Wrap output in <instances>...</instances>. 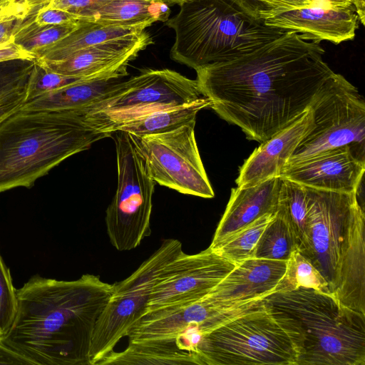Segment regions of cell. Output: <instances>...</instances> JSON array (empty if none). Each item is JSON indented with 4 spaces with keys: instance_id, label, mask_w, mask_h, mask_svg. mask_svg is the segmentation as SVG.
Returning a JSON list of instances; mask_svg holds the SVG:
<instances>
[{
    "instance_id": "6da1fadb",
    "label": "cell",
    "mask_w": 365,
    "mask_h": 365,
    "mask_svg": "<svg viewBox=\"0 0 365 365\" xmlns=\"http://www.w3.org/2000/svg\"><path fill=\"white\" fill-rule=\"evenodd\" d=\"M324 49L294 31L235 59L196 71L202 93L221 118L260 143L309 109L334 71Z\"/></svg>"
},
{
    "instance_id": "7a4b0ae2",
    "label": "cell",
    "mask_w": 365,
    "mask_h": 365,
    "mask_svg": "<svg viewBox=\"0 0 365 365\" xmlns=\"http://www.w3.org/2000/svg\"><path fill=\"white\" fill-rule=\"evenodd\" d=\"M113 290L91 274L71 281L35 275L16 289V313L0 341L31 365H90L94 327Z\"/></svg>"
},
{
    "instance_id": "3957f363",
    "label": "cell",
    "mask_w": 365,
    "mask_h": 365,
    "mask_svg": "<svg viewBox=\"0 0 365 365\" xmlns=\"http://www.w3.org/2000/svg\"><path fill=\"white\" fill-rule=\"evenodd\" d=\"M110 136L96 129L83 110L20 107L0 123V192L31 186L65 159Z\"/></svg>"
},
{
    "instance_id": "277c9868",
    "label": "cell",
    "mask_w": 365,
    "mask_h": 365,
    "mask_svg": "<svg viewBox=\"0 0 365 365\" xmlns=\"http://www.w3.org/2000/svg\"><path fill=\"white\" fill-rule=\"evenodd\" d=\"M165 24L175 33L170 58L195 71L235 59L287 31L264 25L228 0H189Z\"/></svg>"
},
{
    "instance_id": "5b68a950",
    "label": "cell",
    "mask_w": 365,
    "mask_h": 365,
    "mask_svg": "<svg viewBox=\"0 0 365 365\" xmlns=\"http://www.w3.org/2000/svg\"><path fill=\"white\" fill-rule=\"evenodd\" d=\"M264 300L295 322L302 338L297 365H365V314L303 287Z\"/></svg>"
},
{
    "instance_id": "8992f818",
    "label": "cell",
    "mask_w": 365,
    "mask_h": 365,
    "mask_svg": "<svg viewBox=\"0 0 365 365\" xmlns=\"http://www.w3.org/2000/svg\"><path fill=\"white\" fill-rule=\"evenodd\" d=\"M302 338L295 322L264 300L203 335L200 365H297Z\"/></svg>"
},
{
    "instance_id": "52a82bcc",
    "label": "cell",
    "mask_w": 365,
    "mask_h": 365,
    "mask_svg": "<svg viewBox=\"0 0 365 365\" xmlns=\"http://www.w3.org/2000/svg\"><path fill=\"white\" fill-rule=\"evenodd\" d=\"M114 133L118 183L105 222L111 245L118 251H129L151 234L155 182L133 136L120 130Z\"/></svg>"
},
{
    "instance_id": "ba28073f",
    "label": "cell",
    "mask_w": 365,
    "mask_h": 365,
    "mask_svg": "<svg viewBox=\"0 0 365 365\" xmlns=\"http://www.w3.org/2000/svg\"><path fill=\"white\" fill-rule=\"evenodd\" d=\"M309 109L314 127L287 164L341 146H349L365 157V103L357 88L343 76L334 72L327 78Z\"/></svg>"
},
{
    "instance_id": "9c48e42d",
    "label": "cell",
    "mask_w": 365,
    "mask_h": 365,
    "mask_svg": "<svg viewBox=\"0 0 365 365\" xmlns=\"http://www.w3.org/2000/svg\"><path fill=\"white\" fill-rule=\"evenodd\" d=\"M202 96L197 80L168 68L147 69L117 83L101 101L83 110L96 129L112 135L110 129L121 122Z\"/></svg>"
},
{
    "instance_id": "30bf717a",
    "label": "cell",
    "mask_w": 365,
    "mask_h": 365,
    "mask_svg": "<svg viewBox=\"0 0 365 365\" xmlns=\"http://www.w3.org/2000/svg\"><path fill=\"white\" fill-rule=\"evenodd\" d=\"M183 252L182 243L165 240L140 267L125 279L113 284V293L98 318L90 349V365H96L128 336L143 316L153 288L165 266Z\"/></svg>"
},
{
    "instance_id": "8fae6325",
    "label": "cell",
    "mask_w": 365,
    "mask_h": 365,
    "mask_svg": "<svg viewBox=\"0 0 365 365\" xmlns=\"http://www.w3.org/2000/svg\"><path fill=\"white\" fill-rule=\"evenodd\" d=\"M195 123L163 133L132 136L155 182L183 194L212 198L215 192L195 139Z\"/></svg>"
},
{
    "instance_id": "7c38bea8",
    "label": "cell",
    "mask_w": 365,
    "mask_h": 365,
    "mask_svg": "<svg viewBox=\"0 0 365 365\" xmlns=\"http://www.w3.org/2000/svg\"><path fill=\"white\" fill-rule=\"evenodd\" d=\"M306 187L307 245L300 253L323 275L332 294L341 243L352 208L359 201V191L340 192Z\"/></svg>"
},
{
    "instance_id": "4fadbf2b",
    "label": "cell",
    "mask_w": 365,
    "mask_h": 365,
    "mask_svg": "<svg viewBox=\"0 0 365 365\" xmlns=\"http://www.w3.org/2000/svg\"><path fill=\"white\" fill-rule=\"evenodd\" d=\"M237 265L209 247L194 255L183 252L163 270L144 314L182 306L204 297Z\"/></svg>"
},
{
    "instance_id": "5bb4252c",
    "label": "cell",
    "mask_w": 365,
    "mask_h": 365,
    "mask_svg": "<svg viewBox=\"0 0 365 365\" xmlns=\"http://www.w3.org/2000/svg\"><path fill=\"white\" fill-rule=\"evenodd\" d=\"M364 171V157L341 146L287 164L279 176L317 190L353 192L359 191Z\"/></svg>"
},
{
    "instance_id": "9a60e30c",
    "label": "cell",
    "mask_w": 365,
    "mask_h": 365,
    "mask_svg": "<svg viewBox=\"0 0 365 365\" xmlns=\"http://www.w3.org/2000/svg\"><path fill=\"white\" fill-rule=\"evenodd\" d=\"M365 215L359 201L346 223L332 294L344 306L365 314Z\"/></svg>"
},
{
    "instance_id": "2e32d148",
    "label": "cell",
    "mask_w": 365,
    "mask_h": 365,
    "mask_svg": "<svg viewBox=\"0 0 365 365\" xmlns=\"http://www.w3.org/2000/svg\"><path fill=\"white\" fill-rule=\"evenodd\" d=\"M264 25L294 31L304 39L334 44L352 40L359 26L355 9L306 6L284 11L263 20Z\"/></svg>"
},
{
    "instance_id": "e0dca14e",
    "label": "cell",
    "mask_w": 365,
    "mask_h": 365,
    "mask_svg": "<svg viewBox=\"0 0 365 365\" xmlns=\"http://www.w3.org/2000/svg\"><path fill=\"white\" fill-rule=\"evenodd\" d=\"M313 127L309 108L253 151L240 170L235 181L237 187L253 186L279 176L297 145Z\"/></svg>"
},
{
    "instance_id": "ac0fdd59",
    "label": "cell",
    "mask_w": 365,
    "mask_h": 365,
    "mask_svg": "<svg viewBox=\"0 0 365 365\" xmlns=\"http://www.w3.org/2000/svg\"><path fill=\"white\" fill-rule=\"evenodd\" d=\"M287 261L250 258L238 264L207 295L219 304L237 305L274 292Z\"/></svg>"
},
{
    "instance_id": "d6986e66",
    "label": "cell",
    "mask_w": 365,
    "mask_h": 365,
    "mask_svg": "<svg viewBox=\"0 0 365 365\" xmlns=\"http://www.w3.org/2000/svg\"><path fill=\"white\" fill-rule=\"evenodd\" d=\"M282 182L278 176L253 186L232 188L209 248L215 249L265 214L277 212Z\"/></svg>"
},
{
    "instance_id": "ffe728a7",
    "label": "cell",
    "mask_w": 365,
    "mask_h": 365,
    "mask_svg": "<svg viewBox=\"0 0 365 365\" xmlns=\"http://www.w3.org/2000/svg\"><path fill=\"white\" fill-rule=\"evenodd\" d=\"M125 73L84 80L54 90L24 103L27 110H84L101 101Z\"/></svg>"
},
{
    "instance_id": "44dd1931",
    "label": "cell",
    "mask_w": 365,
    "mask_h": 365,
    "mask_svg": "<svg viewBox=\"0 0 365 365\" xmlns=\"http://www.w3.org/2000/svg\"><path fill=\"white\" fill-rule=\"evenodd\" d=\"M147 27L145 25L104 26L81 20L78 27L65 38L36 51V60L49 62L62 61L92 46L138 36Z\"/></svg>"
},
{
    "instance_id": "7402d4cb",
    "label": "cell",
    "mask_w": 365,
    "mask_h": 365,
    "mask_svg": "<svg viewBox=\"0 0 365 365\" xmlns=\"http://www.w3.org/2000/svg\"><path fill=\"white\" fill-rule=\"evenodd\" d=\"M210 106V100L202 96L190 103L162 107L121 122L110 133L120 130L138 137L166 133L196 121L197 113Z\"/></svg>"
},
{
    "instance_id": "603a6c76",
    "label": "cell",
    "mask_w": 365,
    "mask_h": 365,
    "mask_svg": "<svg viewBox=\"0 0 365 365\" xmlns=\"http://www.w3.org/2000/svg\"><path fill=\"white\" fill-rule=\"evenodd\" d=\"M170 14L163 0H109L81 19L104 26H130L165 22Z\"/></svg>"
},
{
    "instance_id": "cb8c5ba5",
    "label": "cell",
    "mask_w": 365,
    "mask_h": 365,
    "mask_svg": "<svg viewBox=\"0 0 365 365\" xmlns=\"http://www.w3.org/2000/svg\"><path fill=\"white\" fill-rule=\"evenodd\" d=\"M103 364H200L198 356L163 341L129 342L122 351L114 350L98 363Z\"/></svg>"
},
{
    "instance_id": "d4e9b609",
    "label": "cell",
    "mask_w": 365,
    "mask_h": 365,
    "mask_svg": "<svg viewBox=\"0 0 365 365\" xmlns=\"http://www.w3.org/2000/svg\"><path fill=\"white\" fill-rule=\"evenodd\" d=\"M277 213L287 224L295 240L297 250L302 252L307 245V187L282 178Z\"/></svg>"
},
{
    "instance_id": "484cf974",
    "label": "cell",
    "mask_w": 365,
    "mask_h": 365,
    "mask_svg": "<svg viewBox=\"0 0 365 365\" xmlns=\"http://www.w3.org/2000/svg\"><path fill=\"white\" fill-rule=\"evenodd\" d=\"M276 213L265 214L212 250L236 264L252 258L263 231L274 218Z\"/></svg>"
},
{
    "instance_id": "4316f807",
    "label": "cell",
    "mask_w": 365,
    "mask_h": 365,
    "mask_svg": "<svg viewBox=\"0 0 365 365\" xmlns=\"http://www.w3.org/2000/svg\"><path fill=\"white\" fill-rule=\"evenodd\" d=\"M301 287L312 288L325 294H331L328 282L323 275L298 250H296L287 261L285 272L276 287L274 292L292 291Z\"/></svg>"
},
{
    "instance_id": "83f0119b",
    "label": "cell",
    "mask_w": 365,
    "mask_h": 365,
    "mask_svg": "<svg viewBox=\"0 0 365 365\" xmlns=\"http://www.w3.org/2000/svg\"><path fill=\"white\" fill-rule=\"evenodd\" d=\"M296 250L297 244L287 224L276 213L274 218L263 231L253 257L287 261Z\"/></svg>"
},
{
    "instance_id": "f1b7e54d",
    "label": "cell",
    "mask_w": 365,
    "mask_h": 365,
    "mask_svg": "<svg viewBox=\"0 0 365 365\" xmlns=\"http://www.w3.org/2000/svg\"><path fill=\"white\" fill-rule=\"evenodd\" d=\"M35 15L22 25L14 38V43L34 53L65 38L81 24L80 20L61 25H38L34 21Z\"/></svg>"
},
{
    "instance_id": "f546056e",
    "label": "cell",
    "mask_w": 365,
    "mask_h": 365,
    "mask_svg": "<svg viewBox=\"0 0 365 365\" xmlns=\"http://www.w3.org/2000/svg\"><path fill=\"white\" fill-rule=\"evenodd\" d=\"M120 73L128 74L127 68H122L96 76L73 77L49 71L39 65L35 61V64L27 85L25 101L79 81Z\"/></svg>"
},
{
    "instance_id": "4dcf8cb0",
    "label": "cell",
    "mask_w": 365,
    "mask_h": 365,
    "mask_svg": "<svg viewBox=\"0 0 365 365\" xmlns=\"http://www.w3.org/2000/svg\"><path fill=\"white\" fill-rule=\"evenodd\" d=\"M35 61L16 59L0 62V103L26 91Z\"/></svg>"
},
{
    "instance_id": "1f68e13d",
    "label": "cell",
    "mask_w": 365,
    "mask_h": 365,
    "mask_svg": "<svg viewBox=\"0 0 365 365\" xmlns=\"http://www.w3.org/2000/svg\"><path fill=\"white\" fill-rule=\"evenodd\" d=\"M16 289L9 268L0 255V334L1 339L9 329L16 313Z\"/></svg>"
},
{
    "instance_id": "d6a6232c",
    "label": "cell",
    "mask_w": 365,
    "mask_h": 365,
    "mask_svg": "<svg viewBox=\"0 0 365 365\" xmlns=\"http://www.w3.org/2000/svg\"><path fill=\"white\" fill-rule=\"evenodd\" d=\"M250 14L264 20L289 10L312 6L310 0H248Z\"/></svg>"
},
{
    "instance_id": "836d02e7",
    "label": "cell",
    "mask_w": 365,
    "mask_h": 365,
    "mask_svg": "<svg viewBox=\"0 0 365 365\" xmlns=\"http://www.w3.org/2000/svg\"><path fill=\"white\" fill-rule=\"evenodd\" d=\"M109 0H50L45 7L57 9L78 16L81 19Z\"/></svg>"
},
{
    "instance_id": "e575fe53",
    "label": "cell",
    "mask_w": 365,
    "mask_h": 365,
    "mask_svg": "<svg viewBox=\"0 0 365 365\" xmlns=\"http://www.w3.org/2000/svg\"><path fill=\"white\" fill-rule=\"evenodd\" d=\"M39 9L9 16L0 20V45L14 41L22 25L34 16Z\"/></svg>"
},
{
    "instance_id": "d590c367",
    "label": "cell",
    "mask_w": 365,
    "mask_h": 365,
    "mask_svg": "<svg viewBox=\"0 0 365 365\" xmlns=\"http://www.w3.org/2000/svg\"><path fill=\"white\" fill-rule=\"evenodd\" d=\"M79 21V17L73 14L45 6L39 9L34 17V21L38 25H61Z\"/></svg>"
},
{
    "instance_id": "8d00e7d4",
    "label": "cell",
    "mask_w": 365,
    "mask_h": 365,
    "mask_svg": "<svg viewBox=\"0 0 365 365\" xmlns=\"http://www.w3.org/2000/svg\"><path fill=\"white\" fill-rule=\"evenodd\" d=\"M35 53L28 51L14 41L0 45V62L16 59L35 61Z\"/></svg>"
},
{
    "instance_id": "74e56055",
    "label": "cell",
    "mask_w": 365,
    "mask_h": 365,
    "mask_svg": "<svg viewBox=\"0 0 365 365\" xmlns=\"http://www.w3.org/2000/svg\"><path fill=\"white\" fill-rule=\"evenodd\" d=\"M26 91L17 93L0 103V123L19 109L26 100Z\"/></svg>"
},
{
    "instance_id": "f35d334b",
    "label": "cell",
    "mask_w": 365,
    "mask_h": 365,
    "mask_svg": "<svg viewBox=\"0 0 365 365\" xmlns=\"http://www.w3.org/2000/svg\"><path fill=\"white\" fill-rule=\"evenodd\" d=\"M6 364L31 365L26 359L9 349L0 341V365Z\"/></svg>"
},
{
    "instance_id": "ab89813d",
    "label": "cell",
    "mask_w": 365,
    "mask_h": 365,
    "mask_svg": "<svg viewBox=\"0 0 365 365\" xmlns=\"http://www.w3.org/2000/svg\"><path fill=\"white\" fill-rule=\"evenodd\" d=\"M312 6L329 9H355L350 0H310ZM356 10V9H355Z\"/></svg>"
},
{
    "instance_id": "60d3db41",
    "label": "cell",
    "mask_w": 365,
    "mask_h": 365,
    "mask_svg": "<svg viewBox=\"0 0 365 365\" xmlns=\"http://www.w3.org/2000/svg\"><path fill=\"white\" fill-rule=\"evenodd\" d=\"M354 5L359 17V22L364 25L365 23V0H350Z\"/></svg>"
},
{
    "instance_id": "b9f144b4",
    "label": "cell",
    "mask_w": 365,
    "mask_h": 365,
    "mask_svg": "<svg viewBox=\"0 0 365 365\" xmlns=\"http://www.w3.org/2000/svg\"><path fill=\"white\" fill-rule=\"evenodd\" d=\"M231 1L232 4L238 6L242 11L250 14V9L248 5V0H228ZM253 17V16H252Z\"/></svg>"
},
{
    "instance_id": "7bdbcfd3",
    "label": "cell",
    "mask_w": 365,
    "mask_h": 365,
    "mask_svg": "<svg viewBox=\"0 0 365 365\" xmlns=\"http://www.w3.org/2000/svg\"><path fill=\"white\" fill-rule=\"evenodd\" d=\"M163 1H165V3H167L168 5L169 4H178L180 6L184 2L187 1L189 0H163Z\"/></svg>"
},
{
    "instance_id": "ee69618b",
    "label": "cell",
    "mask_w": 365,
    "mask_h": 365,
    "mask_svg": "<svg viewBox=\"0 0 365 365\" xmlns=\"http://www.w3.org/2000/svg\"><path fill=\"white\" fill-rule=\"evenodd\" d=\"M1 334H0V340H1Z\"/></svg>"
},
{
    "instance_id": "f6af8a7d",
    "label": "cell",
    "mask_w": 365,
    "mask_h": 365,
    "mask_svg": "<svg viewBox=\"0 0 365 365\" xmlns=\"http://www.w3.org/2000/svg\"><path fill=\"white\" fill-rule=\"evenodd\" d=\"M1 1V0H0Z\"/></svg>"
}]
</instances>
